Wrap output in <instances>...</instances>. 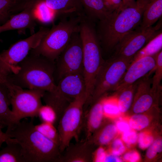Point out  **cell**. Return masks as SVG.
Returning <instances> with one entry per match:
<instances>
[{"instance_id":"cell-25","label":"cell","mask_w":162,"mask_h":162,"mask_svg":"<svg viewBox=\"0 0 162 162\" xmlns=\"http://www.w3.org/2000/svg\"><path fill=\"white\" fill-rule=\"evenodd\" d=\"M117 131L116 126L113 124L105 126L97 134H93L88 141L94 145L95 143L101 145L108 144L114 138Z\"/></svg>"},{"instance_id":"cell-41","label":"cell","mask_w":162,"mask_h":162,"mask_svg":"<svg viewBox=\"0 0 162 162\" xmlns=\"http://www.w3.org/2000/svg\"><path fill=\"white\" fill-rule=\"evenodd\" d=\"M0 83L4 84L9 90L13 88L14 86L8 81L7 76L4 75L0 71Z\"/></svg>"},{"instance_id":"cell-11","label":"cell","mask_w":162,"mask_h":162,"mask_svg":"<svg viewBox=\"0 0 162 162\" xmlns=\"http://www.w3.org/2000/svg\"><path fill=\"white\" fill-rule=\"evenodd\" d=\"M145 29L138 27L124 35L114 48L112 56L133 60L135 55L162 32L161 23Z\"/></svg>"},{"instance_id":"cell-23","label":"cell","mask_w":162,"mask_h":162,"mask_svg":"<svg viewBox=\"0 0 162 162\" xmlns=\"http://www.w3.org/2000/svg\"><path fill=\"white\" fill-rule=\"evenodd\" d=\"M138 81L117 91L119 94L117 98L118 106L120 112L124 113L130 108L133 101L134 94L136 88Z\"/></svg>"},{"instance_id":"cell-42","label":"cell","mask_w":162,"mask_h":162,"mask_svg":"<svg viewBox=\"0 0 162 162\" xmlns=\"http://www.w3.org/2000/svg\"><path fill=\"white\" fill-rule=\"evenodd\" d=\"M122 160L118 156L113 155H107L105 159V162H122Z\"/></svg>"},{"instance_id":"cell-43","label":"cell","mask_w":162,"mask_h":162,"mask_svg":"<svg viewBox=\"0 0 162 162\" xmlns=\"http://www.w3.org/2000/svg\"><path fill=\"white\" fill-rule=\"evenodd\" d=\"M3 128V127L0 124V142H5L7 139L10 137L6 132H3L2 130Z\"/></svg>"},{"instance_id":"cell-3","label":"cell","mask_w":162,"mask_h":162,"mask_svg":"<svg viewBox=\"0 0 162 162\" xmlns=\"http://www.w3.org/2000/svg\"><path fill=\"white\" fill-rule=\"evenodd\" d=\"M145 9L136 2L97 22L95 28L100 46L106 52L113 51L124 35L139 26Z\"/></svg>"},{"instance_id":"cell-13","label":"cell","mask_w":162,"mask_h":162,"mask_svg":"<svg viewBox=\"0 0 162 162\" xmlns=\"http://www.w3.org/2000/svg\"><path fill=\"white\" fill-rule=\"evenodd\" d=\"M86 84L83 74H74L61 79L52 91L48 92L52 95L71 102L86 92Z\"/></svg>"},{"instance_id":"cell-12","label":"cell","mask_w":162,"mask_h":162,"mask_svg":"<svg viewBox=\"0 0 162 162\" xmlns=\"http://www.w3.org/2000/svg\"><path fill=\"white\" fill-rule=\"evenodd\" d=\"M40 0H34L20 13L12 16L0 26V33L10 30H17L20 34L29 30L31 35L35 33L36 20L38 18L36 7Z\"/></svg>"},{"instance_id":"cell-10","label":"cell","mask_w":162,"mask_h":162,"mask_svg":"<svg viewBox=\"0 0 162 162\" xmlns=\"http://www.w3.org/2000/svg\"><path fill=\"white\" fill-rule=\"evenodd\" d=\"M46 91L40 89H27L19 88L10 93V105L15 124L27 117L37 116L42 105L41 99Z\"/></svg>"},{"instance_id":"cell-5","label":"cell","mask_w":162,"mask_h":162,"mask_svg":"<svg viewBox=\"0 0 162 162\" xmlns=\"http://www.w3.org/2000/svg\"><path fill=\"white\" fill-rule=\"evenodd\" d=\"M84 16L73 15L53 25L29 53L42 55L55 61L68 44L72 34L79 30Z\"/></svg>"},{"instance_id":"cell-18","label":"cell","mask_w":162,"mask_h":162,"mask_svg":"<svg viewBox=\"0 0 162 162\" xmlns=\"http://www.w3.org/2000/svg\"><path fill=\"white\" fill-rule=\"evenodd\" d=\"M55 13L59 14L85 15L80 0H44Z\"/></svg>"},{"instance_id":"cell-6","label":"cell","mask_w":162,"mask_h":162,"mask_svg":"<svg viewBox=\"0 0 162 162\" xmlns=\"http://www.w3.org/2000/svg\"><path fill=\"white\" fill-rule=\"evenodd\" d=\"M85 92L71 101L67 107L58 123L59 147L62 153L74 139L79 141V136L83 128L84 107L87 101Z\"/></svg>"},{"instance_id":"cell-47","label":"cell","mask_w":162,"mask_h":162,"mask_svg":"<svg viewBox=\"0 0 162 162\" xmlns=\"http://www.w3.org/2000/svg\"><path fill=\"white\" fill-rule=\"evenodd\" d=\"M0 41H2V40L0 38Z\"/></svg>"},{"instance_id":"cell-1","label":"cell","mask_w":162,"mask_h":162,"mask_svg":"<svg viewBox=\"0 0 162 162\" xmlns=\"http://www.w3.org/2000/svg\"><path fill=\"white\" fill-rule=\"evenodd\" d=\"M32 119L14 124L5 132L20 146L25 162H59V146L38 131Z\"/></svg>"},{"instance_id":"cell-16","label":"cell","mask_w":162,"mask_h":162,"mask_svg":"<svg viewBox=\"0 0 162 162\" xmlns=\"http://www.w3.org/2000/svg\"><path fill=\"white\" fill-rule=\"evenodd\" d=\"M92 144L87 140L70 143L61 156L59 162H89L92 161ZM62 152V153H63Z\"/></svg>"},{"instance_id":"cell-32","label":"cell","mask_w":162,"mask_h":162,"mask_svg":"<svg viewBox=\"0 0 162 162\" xmlns=\"http://www.w3.org/2000/svg\"><path fill=\"white\" fill-rule=\"evenodd\" d=\"M137 140L139 147L143 149L148 148L154 141V138L152 135L145 132L139 134Z\"/></svg>"},{"instance_id":"cell-31","label":"cell","mask_w":162,"mask_h":162,"mask_svg":"<svg viewBox=\"0 0 162 162\" xmlns=\"http://www.w3.org/2000/svg\"><path fill=\"white\" fill-rule=\"evenodd\" d=\"M149 120L145 115L137 114L133 116L129 120V124L131 128L140 130L147 127L149 124Z\"/></svg>"},{"instance_id":"cell-2","label":"cell","mask_w":162,"mask_h":162,"mask_svg":"<svg viewBox=\"0 0 162 162\" xmlns=\"http://www.w3.org/2000/svg\"><path fill=\"white\" fill-rule=\"evenodd\" d=\"M16 72L7 76L11 84L21 88L52 92L56 88L55 61L29 53L17 66Z\"/></svg>"},{"instance_id":"cell-14","label":"cell","mask_w":162,"mask_h":162,"mask_svg":"<svg viewBox=\"0 0 162 162\" xmlns=\"http://www.w3.org/2000/svg\"><path fill=\"white\" fill-rule=\"evenodd\" d=\"M156 64L154 55L142 57L130 64L114 91H119L154 71Z\"/></svg>"},{"instance_id":"cell-45","label":"cell","mask_w":162,"mask_h":162,"mask_svg":"<svg viewBox=\"0 0 162 162\" xmlns=\"http://www.w3.org/2000/svg\"><path fill=\"white\" fill-rule=\"evenodd\" d=\"M153 0H137V4L141 7L146 8L147 5Z\"/></svg>"},{"instance_id":"cell-22","label":"cell","mask_w":162,"mask_h":162,"mask_svg":"<svg viewBox=\"0 0 162 162\" xmlns=\"http://www.w3.org/2000/svg\"><path fill=\"white\" fill-rule=\"evenodd\" d=\"M34 0H0V14L10 18L21 11Z\"/></svg>"},{"instance_id":"cell-38","label":"cell","mask_w":162,"mask_h":162,"mask_svg":"<svg viewBox=\"0 0 162 162\" xmlns=\"http://www.w3.org/2000/svg\"><path fill=\"white\" fill-rule=\"evenodd\" d=\"M107 154L104 148L102 147L98 148L94 154L93 152L92 161L96 162H105Z\"/></svg>"},{"instance_id":"cell-34","label":"cell","mask_w":162,"mask_h":162,"mask_svg":"<svg viewBox=\"0 0 162 162\" xmlns=\"http://www.w3.org/2000/svg\"><path fill=\"white\" fill-rule=\"evenodd\" d=\"M122 140L128 146L134 144L138 139V136L136 132L130 130L123 133Z\"/></svg>"},{"instance_id":"cell-7","label":"cell","mask_w":162,"mask_h":162,"mask_svg":"<svg viewBox=\"0 0 162 162\" xmlns=\"http://www.w3.org/2000/svg\"><path fill=\"white\" fill-rule=\"evenodd\" d=\"M132 62L131 60L114 56L104 61L97 76L88 103H93L109 91H114Z\"/></svg>"},{"instance_id":"cell-19","label":"cell","mask_w":162,"mask_h":162,"mask_svg":"<svg viewBox=\"0 0 162 162\" xmlns=\"http://www.w3.org/2000/svg\"><path fill=\"white\" fill-rule=\"evenodd\" d=\"M10 105V92L4 84L0 83V124L3 128L11 127L15 124Z\"/></svg>"},{"instance_id":"cell-4","label":"cell","mask_w":162,"mask_h":162,"mask_svg":"<svg viewBox=\"0 0 162 162\" xmlns=\"http://www.w3.org/2000/svg\"><path fill=\"white\" fill-rule=\"evenodd\" d=\"M95 25L94 22L84 17L79 26L83 46V75L88 100L92 97L97 76L104 62Z\"/></svg>"},{"instance_id":"cell-21","label":"cell","mask_w":162,"mask_h":162,"mask_svg":"<svg viewBox=\"0 0 162 162\" xmlns=\"http://www.w3.org/2000/svg\"><path fill=\"white\" fill-rule=\"evenodd\" d=\"M6 146L0 150V162H25L19 144L13 138L5 142Z\"/></svg>"},{"instance_id":"cell-24","label":"cell","mask_w":162,"mask_h":162,"mask_svg":"<svg viewBox=\"0 0 162 162\" xmlns=\"http://www.w3.org/2000/svg\"><path fill=\"white\" fill-rule=\"evenodd\" d=\"M162 33H159L151 39L134 56L132 62L142 57L153 56L162 50Z\"/></svg>"},{"instance_id":"cell-8","label":"cell","mask_w":162,"mask_h":162,"mask_svg":"<svg viewBox=\"0 0 162 162\" xmlns=\"http://www.w3.org/2000/svg\"><path fill=\"white\" fill-rule=\"evenodd\" d=\"M50 29L44 27L29 37L20 40L0 53V71L7 76L15 72L17 66L36 47Z\"/></svg>"},{"instance_id":"cell-37","label":"cell","mask_w":162,"mask_h":162,"mask_svg":"<svg viewBox=\"0 0 162 162\" xmlns=\"http://www.w3.org/2000/svg\"><path fill=\"white\" fill-rule=\"evenodd\" d=\"M106 9L110 13L119 9L122 0H102Z\"/></svg>"},{"instance_id":"cell-28","label":"cell","mask_w":162,"mask_h":162,"mask_svg":"<svg viewBox=\"0 0 162 162\" xmlns=\"http://www.w3.org/2000/svg\"><path fill=\"white\" fill-rule=\"evenodd\" d=\"M42 122L51 123L54 125L58 123L57 116L54 109L50 106L45 104L39 108L37 114Z\"/></svg>"},{"instance_id":"cell-39","label":"cell","mask_w":162,"mask_h":162,"mask_svg":"<svg viewBox=\"0 0 162 162\" xmlns=\"http://www.w3.org/2000/svg\"><path fill=\"white\" fill-rule=\"evenodd\" d=\"M124 159L130 162H136L139 160L140 156L139 154L136 151H131L126 153L124 155Z\"/></svg>"},{"instance_id":"cell-15","label":"cell","mask_w":162,"mask_h":162,"mask_svg":"<svg viewBox=\"0 0 162 162\" xmlns=\"http://www.w3.org/2000/svg\"><path fill=\"white\" fill-rule=\"evenodd\" d=\"M152 82L151 79L148 77H144L138 81L132 107L134 113L139 114L143 112L152 106L155 96L159 93L152 90Z\"/></svg>"},{"instance_id":"cell-27","label":"cell","mask_w":162,"mask_h":162,"mask_svg":"<svg viewBox=\"0 0 162 162\" xmlns=\"http://www.w3.org/2000/svg\"><path fill=\"white\" fill-rule=\"evenodd\" d=\"M156 64L154 70V74L152 78L151 88L154 92H160L162 86L160 82L162 79V51L154 55Z\"/></svg>"},{"instance_id":"cell-35","label":"cell","mask_w":162,"mask_h":162,"mask_svg":"<svg viewBox=\"0 0 162 162\" xmlns=\"http://www.w3.org/2000/svg\"><path fill=\"white\" fill-rule=\"evenodd\" d=\"M125 150V147L121 139L117 138L113 142L111 152L112 154L118 156L123 154Z\"/></svg>"},{"instance_id":"cell-26","label":"cell","mask_w":162,"mask_h":162,"mask_svg":"<svg viewBox=\"0 0 162 162\" xmlns=\"http://www.w3.org/2000/svg\"><path fill=\"white\" fill-rule=\"evenodd\" d=\"M36 129L48 139L53 141L59 146V137L57 128L52 123L42 122L40 124L35 125Z\"/></svg>"},{"instance_id":"cell-33","label":"cell","mask_w":162,"mask_h":162,"mask_svg":"<svg viewBox=\"0 0 162 162\" xmlns=\"http://www.w3.org/2000/svg\"><path fill=\"white\" fill-rule=\"evenodd\" d=\"M162 150V141L161 139H158L153 142L148 147L146 155L148 158L151 159L154 158L158 153Z\"/></svg>"},{"instance_id":"cell-46","label":"cell","mask_w":162,"mask_h":162,"mask_svg":"<svg viewBox=\"0 0 162 162\" xmlns=\"http://www.w3.org/2000/svg\"><path fill=\"white\" fill-rule=\"evenodd\" d=\"M9 19L0 14V26L4 24Z\"/></svg>"},{"instance_id":"cell-36","label":"cell","mask_w":162,"mask_h":162,"mask_svg":"<svg viewBox=\"0 0 162 162\" xmlns=\"http://www.w3.org/2000/svg\"><path fill=\"white\" fill-rule=\"evenodd\" d=\"M83 8L88 11L96 9L101 4L102 0H80Z\"/></svg>"},{"instance_id":"cell-40","label":"cell","mask_w":162,"mask_h":162,"mask_svg":"<svg viewBox=\"0 0 162 162\" xmlns=\"http://www.w3.org/2000/svg\"><path fill=\"white\" fill-rule=\"evenodd\" d=\"M116 126L118 130L123 133L130 130L129 124L124 121L118 122Z\"/></svg>"},{"instance_id":"cell-17","label":"cell","mask_w":162,"mask_h":162,"mask_svg":"<svg viewBox=\"0 0 162 162\" xmlns=\"http://www.w3.org/2000/svg\"><path fill=\"white\" fill-rule=\"evenodd\" d=\"M93 104L84 114L83 128H85V140H88L100 127L104 116L102 96Z\"/></svg>"},{"instance_id":"cell-29","label":"cell","mask_w":162,"mask_h":162,"mask_svg":"<svg viewBox=\"0 0 162 162\" xmlns=\"http://www.w3.org/2000/svg\"><path fill=\"white\" fill-rule=\"evenodd\" d=\"M103 96L102 99L104 116L111 117L119 114L120 112L118 106L117 98L103 97Z\"/></svg>"},{"instance_id":"cell-44","label":"cell","mask_w":162,"mask_h":162,"mask_svg":"<svg viewBox=\"0 0 162 162\" xmlns=\"http://www.w3.org/2000/svg\"><path fill=\"white\" fill-rule=\"evenodd\" d=\"M135 2L134 0H122L121 6L117 10H120L122 9Z\"/></svg>"},{"instance_id":"cell-20","label":"cell","mask_w":162,"mask_h":162,"mask_svg":"<svg viewBox=\"0 0 162 162\" xmlns=\"http://www.w3.org/2000/svg\"><path fill=\"white\" fill-rule=\"evenodd\" d=\"M162 0H153L146 6L138 27L145 29L152 26L161 16Z\"/></svg>"},{"instance_id":"cell-9","label":"cell","mask_w":162,"mask_h":162,"mask_svg":"<svg viewBox=\"0 0 162 162\" xmlns=\"http://www.w3.org/2000/svg\"><path fill=\"white\" fill-rule=\"evenodd\" d=\"M83 46L79 30L75 32L65 48L55 61L54 77L57 84L67 75L83 74Z\"/></svg>"},{"instance_id":"cell-30","label":"cell","mask_w":162,"mask_h":162,"mask_svg":"<svg viewBox=\"0 0 162 162\" xmlns=\"http://www.w3.org/2000/svg\"><path fill=\"white\" fill-rule=\"evenodd\" d=\"M37 17L44 22L51 21L53 19L52 13H55L46 4L44 0H41L36 7Z\"/></svg>"}]
</instances>
